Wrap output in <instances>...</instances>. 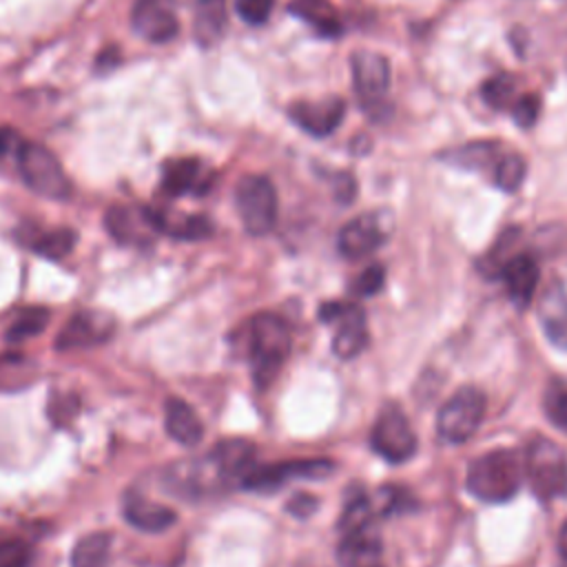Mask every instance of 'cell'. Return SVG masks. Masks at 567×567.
Here are the masks:
<instances>
[{
  "label": "cell",
  "mask_w": 567,
  "mask_h": 567,
  "mask_svg": "<svg viewBox=\"0 0 567 567\" xmlns=\"http://www.w3.org/2000/svg\"><path fill=\"white\" fill-rule=\"evenodd\" d=\"M523 470L525 461L516 450H489L470 463L465 485L478 501L505 503L518 492Z\"/></svg>",
  "instance_id": "1"
},
{
  "label": "cell",
  "mask_w": 567,
  "mask_h": 567,
  "mask_svg": "<svg viewBox=\"0 0 567 567\" xmlns=\"http://www.w3.org/2000/svg\"><path fill=\"white\" fill-rule=\"evenodd\" d=\"M290 328L279 315L259 312L250 321L248 354L252 365V379L259 390H266L270 381H275L290 354Z\"/></svg>",
  "instance_id": "2"
},
{
  "label": "cell",
  "mask_w": 567,
  "mask_h": 567,
  "mask_svg": "<svg viewBox=\"0 0 567 567\" xmlns=\"http://www.w3.org/2000/svg\"><path fill=\"white\" fill-rule=\"evenodd\" d=\"M525 470L534 494L551 501L567 494V452L547 436H534L525 452Z\"/></svg>",
  "instance_id": "3"
},
{
  "label": "cell",
  "mask_w": 567,
  "mask_h": 567,
  "mask_svg": "<svg viewBox=\"0 0 567 567\" xmlns=\"http://www.w3.org/2000/svg\"><path fill=\"white\" fill-rule=\"evenodd\" d=\"M18 155V171L24 184L47 197V199H66L71 195V182L60 164V159L38 142H22Z\"/></svg>",
  "instance_id": "4"
},
{
  "label": "cell",
  "mask_w": 567,
  "mask_h": 567,
  "mask_svg": "<svg viewBox=\"0 0 567 567\" xmlns=\"http://www.w3.org/2000/svg\"><path fill=\"white\" fill-rule=\"evenodd\" d=\"M235 204L248 235L264 237L277 224V190L264 175H244L235 186Z\"/></svg>",
  "instance_id": "5"
},
{
  "label": "cell",
  "mask_w": 567,
  "mask_h": 567,
  "mask_svg": "<svg viewBox=\"0 0 567 567\" xmlns=\"http://www.w3.org/2000/svg\"><path fill=\"white\" fill-rule=\"evenodd\" d=\"M485 416V394L476 385L458 388L439 410L436 432L447 443L467 441Z\"/></svg>",
  "instance_id": "6"
},
{
  "label": "cell",
  "mask_w": 567,
  "mask_h": 567,
  "mask_svg": "<svg viewBox=\"0 0 567 567\" xmlns=\"http://www.w3.org/2000/svg\"><path fill=\"white\" fill-rule=\"evenodd\" d=\"M372 450L390 463L408 461L416 450V434L396 403H385L370 432Z\"/></svg>",
  "instance_id": "7"
},
{
  "label": "cell",
  "mask_w": 567,
  "mask_h": 567,
  "mask_svg": "<svg viewBox=\"0 0 567 567\" xmlns=\"http://www.w3.org/2000/svg\"><path fill=\"white\" fill-rule=\"evenodd\" d=\"M319 319L326 323H337L332 334V352L339 359H354L361 354L370 341L365 312L357 303L328 301L319 308Z\"/></svg>",
  "instance_id": "8"
},
{
  "label": "cell",
  "mask_w": 567,
  "mask_h": 567,
  "mask_svg": "<svg viewBox=\"0 0 567 567\" xmlns=\"http://www.w3.org/2000/svg\"><path fill=\"white\" fill-rule=\"evenodd\" d=\"M334 470V463L328 458H295L270 465H252L241 476V487L248 492H275L290 478H326Z\"/></svg>",
  "instance_id": "9"
},
{
  "label": "cell",
  "mask_w": 567,
  "mask_h": 567,
  "mask_svg": "<svg viewBox=\"0 0 567 567\" xmlns=\"http://www.w3.org/2000/svg\"><path fill=\"white\" fill-rule=\"evenodd\" d=\"M352 84L365 109L379 106L390 86V62L374 51H354L350 58Z\"/></svg>",
  "instance_id": "10"
},
{
  "label": "cell",
  "mask_w": 567,
  "mask_h": 567,
  "mask_svg": "<svg viewBox=\"0 0 567 567\" xmlns=\"http://www.w3.org/2000/svg\"><path fill=\"white\" fill-rule=\"evenodd\" d=\"M346 115V102L339 95L321 100H297L288 106V117L312 137H328Z\"/></svg>",
  "instance_id": "11"
},
{
  "label": "cell",
  "mask_w": 567,
  "mask_h": 567,
  "mask_svg": "<svg viewBox=\"0 0 567 567\" xmlns=\"http://www.w3.org/2000/svg\"><path fill=\"white\" fill-rule=\"evenodd\" d=\"M115 332V319L100 310H82L75 312L64 328L55 337L58 350H78V348H93L104 343Z\"/></svg>",
  "instance_id": "12"
},
{
  "label": "cell",
  "mask_w": 567,
  "mask_h": 567,
  "mask_svg": "<svg viewBox=\"0 0 567 567\" xmlns=\"http://www.w3.org/2000/svg\"><path fill=\"white\" fill-rule=\"evenodd\" d=\"M131 27L153 44L168 42L179 31L173 0H135L131 9Z\"/></svg>",
  "instance_id": "13"
},
{
  "label": "cell",
  "mask_w": 567,
  "mask_h": 567,
  "mask_svg": "<svg viewBox=\"0 0 567 567\" xmlns=\"http://www.w3.org/2000/svg\"><path fill=\"white\" fill-rule=\"evenodd\" d=\"M104 228L122 246H148L159 235L148 217L146 206L113 204L104 213Z\"/></svg>",
  "instance_id": "14"
},
{
  "label": "cell",
  "mask_w": 567,
  "mask_h": 567,
  "mask_svg": "<svg viewBox=\"0 0 567 567\" xmlns=\"http://www.w3.org/2000/svg\"><path fill=\"white\" fill-rule=\"evenodd\" d=\"M210 168L197 157H173L162 164V193L166 197H182L188 193L204 195L213 184Z\"/></svg>",
  "instance_id": "15"
},
{
  "label": "cell",
  "mask_w": 567,
  "mask_h": 567,
  "mask_svg": "<svg viewBox=\"0 0 567 567\" xmlns=\"http://www.w3.org/2000/svg\"><path fill=\"white\" fill-rule=\"evenodd\" d=\"M388 239V226L379 213H363L339 230V252L348 259H361L374 252Z\"/></svg>",
  "instance_id": "16"
},
{
  "label": "cell",
  "mask_w": 567,
  "mask_h": 567,
  "mask_svg": "<svg viewBox=\"0 0 567 567\" xmlns=\"http://www.w3.org/2000/svg\"><path fill=\"white\" fill-rule=\"evenodd\" d=\"M494 272L503 281L512 303L520 310L527 308L538 288V277H540L536 259L527 252H518L501 261Z\"/></svg>",
  "instance_id": "17"
},
{
  "label": "cell",
  "mask_w": 567,
  "mask_h": 567,
  "mask_svg": "<svg viewBox=\"0 0 567 567\" xmlns=\"http://www.w3.org/2000/svg\"><path fill=\"white\" fill-rule=\"evenodd\" d=\"M536 315L545 337L560 350H567V290L560 281H551L538 297Z\"/></svg>",
  "instance_id": "18"
},
{
  "label": "cell",
  "mask_w": 567,
  "mask_h": 567,
  "mask_svg": "<svg viewBox=\"0 0 567 567\" xmlns=\"http://www.w3.org/2000/svg\"><path fill=\"white\" fill-rule=\"evenodd\" d=\"M148 208V217L159 235H171L184 241H197L213 235V221L206 215H171L168 210Z\"/></svg>",
  "instance_id": "19"
},
{
  "label": "cell",
  "mask_w": 567,
  "mask_h": 567,
  "mask_svg": "<svg viewBox=\"0 0 567 567\" xmlns=\"http://www.w3.org/2000/svg\"><path fill=\"white\" fill-rule=\"evenodd\" d=\"M337 554H339V560L343 567H370V565L379 563L381 540H379L374 525L341 534Z\"/></svg>",
  "instance_id": "20"
},
{
  "label": "cell",
  "mask_w": 567,
  "mask_h": 567,
  "mask_svg": "<svg viewBox=\"0 0 567 567\" xmlns=\"http://www.w3.org/2000/svg\"><path fill=\"white\" fill-rule=\"evenodd\" d=\"M164 427L173 441L186 447L197 445L204 436V425L197 412L177 396H171L164 403Z\"/></svg>",
  "instance_id": "21"
},
{
  "label": "cell",
  "mask_w": 567,
  "mask_h": 567,
  "mask_svg": "<svg viewBox=\"0 0 567 567\" xmlns=\"http://www.w3.org/2000/svg\"><path fill=\"white\" fill-rule=\"evenodd\" d=\"M288 11L321 38H337L343 31L341 16L330 0H290Z\"/></svg>",
  "instance_id": "22"
},
{
  "label": "cell",
  "mask_w": 567,
  "mask_h": 567,
  "mask_svg": "<svg viewBox=\"0 0 567 567\" xmlns=\"http://www.w3.org/2000/svg\"><path fill=\"white\" fill-rule=\"evenodd\" d=\"M124 518L140 532L157 534L168 529L177 520V514L171 507L153 503L144 496H131L124 503Z\"/></svg>",
  "instance_id": "23"
},
{
  "label": "cell",
  "mask_w": 567,
  "mask_h": 567,
  "mask_svg": "<svg viewBox=\"0 0 567 567\" xmlns=\"http://www.w3.org/2000/svg\"><path fill=\"white\" fill-rule=\"evenodd\" d=\"M255 454H257V450L250 441H246V439H224L210 450L208 458L213 461V465L221 474L244 476L252 467Z\"/></svg>",
  "instance_id": "24"
},
{
  "label": "cell",
  "mask_w": 567,
  "mask_h": 567,
  "mask_svg": "<svg viewBox=\"0 0 567 567\" xmlns=\"http://www.w3.org/2000/svg\"><path fill=\"white\" fill-rule=\"evenodd\" d=\"M195 38L202 47L215 44L226 29V0H193Z\"/></svg>",
  "instance_id": "25"
},
{
  "label": "cell",
  "mask_w": 567,
  "mask_h": 567,
  "mask_svg": "<svg viewBox=\"0 0 567 567\" xmlns=\"http://www.w3.org/2000/svg\"><path fill=\"white\" fill-rule=\"evenodd\" d=\"M113 536L109 532H91L71 549V567H106L111 558Z\"/></svg>",
  "instance_id": "26"
},
{
  "label": "cell",
  "mask_w": 567,
  "mask_h": 567,
  "mask_svg": "<svg viewBox=\"0 0 567 567\" xmlns=\"http://www.w3.org/2000/svg\"><path fill=\"white\" fill-rule=\"evenodd\" d=\"M501 157V146L494 140H478V142H470L465 146H458L454 151H450L445 155L447 162H454L456 166L470 168V171H478L485 166H494L496 159Z\"/></svg>",
  "instance_id": "27"
},
{
  "label": "cell",
  "mask_w": 567,
  "mask_h": 567,
  "mask_svg": "<svg viewBox=\"0 0 567 567\" xmlns=\"http://www.w3.org/2000/svg\"><path fill=\"white\" fill-rule=\"evenodd\" d=\"M78 244V235L73 228H66V226H60V228H51V230H44L40 235H35L29 246L33 252H38L40 257H47V259H64L66 255H71V250L75 248Z\"/></svg>",
  "instance_id": "28"
},
{
  "label": "cell",
  "mask_w": 567,
  "mask_h": 567,
  "mask_svg": "<svg viewBox=\"0 0 567 567\" xmlns=\"http://www.w3.org/2000/svg\"><path fill=\"white\" fill-rule=\"evenodd\" d=\"M49 319H51V312L42 306H31V308H22L18 312V317L11 321L9 330H7V339L11 343H18V341H24V339H31L35 334H40L47 326H49Z\"/></svg>",
  "instance_id": "29"
},
{
  "label": "cell",
  "mask_w": 567,
  "mask_h": 567,
  "mask_svg": "<svg viewBox=\"0 0 567 567\" xmlns=\"http://www.w3.org/2000/svg\"><path fill=\"white\" fill-rule=\"evenodd\" d=\"M527 173V164L523 159V155L518 153H501V157L494 164V184L505 190V193H514L520 188L523 179Z\"/></svg>",
  "instance_id": "30"
},
{
  "label": "cell",
  "mask_w": 567,
  "mask_h": 567,
  "mask_svg": "<svg viewBox=\"0 0 567 567\" xmlns=\"http://www.w3.org/2000/svg\"><path fill=\"white\" fill-rule=\"evenodd\" d=\"M516 80L507 73H498L492 75L489 80L483 82L481 86V97L485 104H489L492 109H505L512 106L516 102Z\"/></svg>",
  "instance_id": "31"
},
{
  "label": "cell",
  "mask_w": 567,
  "mask_h": 567,
  "mask_svg": "<svg viewBox=\"0 0 567 567\" xmlns=\"http://www.w3.org/2000/svg\"><path fill=\"white\" fill-rule=\"evenodd\" d=\"M372 516H374V505L365 494H357L354 498H350L343 507V514L339 518V529L341 534L346 532H354L361 527L372 525Z\"/></svg>",
  "instance_id": "32"
},
{
  "label": "cell",
  "mask_w": 567,
  "mask_h": 567,
  "mask_svg": "<svg viewBox=\"0 0 567 567\" xmlns=\"http://www.w3.org/2000/svg\"><path fill=\"white\" fill-rule=\"evenodd\" d=\"M414 505L416 503H414V498H412V494L408 489L396 487V485H383L379 489V503L374 505V509H379V514H383V516H390V514L408 512Z\"/></svg>",
  "instance_id": "33"
},
{
  "label": "cell",
  "mask_w": 567,
  "mask_h": 567,
  "mask_svg": "<svg viewBox=\"0 0 567 567\" xmlns=\"http://www.w3.org/2000/svg\"><path fill=\"white\" fill-rule=\"evenodd\" d=\"M545 412L556 427L567 430V383H554L547 388Z\"/></svg>",
  "instance_id": "34"
},
{
  "label": "cell",
  "mask_w": 567,
  "mask_h": 567,
  "mask_svg": "<svg viewBox=\"0 0 567 567\" xmlns=\"http://www.w3.org/2000/svg\"><path fill=\"white\" fill-rule=\"evenodd\" d=\"M31 549L20 538H0V567H29Z\"/></svg>",
  "instance_id": "35"
},
{
  "label": "cell",
  "mask_w": 567,
  "mask_h": 567,
  "mask_svg": "<svg viewBox=\"0 0 567 567\" xmlns=\"http://www.w3.org/2000/svg\"><path fill=\"white\" fill-rule=\"evenodd\" d=\"M383 281H385V268L381 264H372L350 284V290L357 297H370L381 290Z\"/></svg>",
  "instance_id": "36"
},
{
  "label": "cell",
  "mask_w": 567,
  "mask_h": 567,
  "mask_svg": "<svg viewBox=\"0 0 567 567\" xmlns=\"http://www.w3.org/2000/svg\"><path fill=\"white\" fill-rule=\"evenodd\" d=\"M538 113H540V97L536 93H525L516 97V102L512 104V117L520 128L534 126V122L538 120Z\"/></svg>",
  "instance_id": "37"
},
{
  "label": "cell",
  "mask_w": 567,
  "mask_h": 567,
  "mask_svg": "<svg viewBox=\"0 0 567 567\" xmlns=\"http://www.w3.org/2000/svg\"><path fill=\"white\" fill-rule=\"evenodd\" d=\"M275 0H235L239 18L248 24H264L270 18Z\"/></svg>",
  "instance_id": "38"
},
{
  "label": "cell",
  "mask_w": 567,
  "mask_h": 567,
  "mask_svg": "<svg viewBox=\"0 0 567 567\" xmlns=\"http://www.w3.org/2000/svg\"><path fill=\"white\" fill-rule=\"evenodd\" d=\"M78 408H80V403L75 396H53L49 403V416L53 423L64 425L69 419H73Z\"/></svg>",
  "instance_id": "39"
},
{
  "label": "cell",
  "mask_w": 567,
  "mask_h": 567,
  "mask_svg": "<svg viewBox=\"0 0 567 567\" xmlns=\"http://www.w3.org/2000/svg\"><path fill=\"white\" fill-rule=\"evenodd\" d=\"M317 498L312 496V494H297V496H292L290 501H288V505H286V509L292 514V516H297V518H308L315 509H317Z\"/></svg>",
  "instance_id": "40"
},
{
  "label": "cell",
  "mask_w": 567,
  "mask_h": 567,
  "mask_svg": "<svg viewBox=\"0 0 567 567\" xmlns=\"http://www.w3.org/2000/svg\"><path fill=\"white\" fill-rule=\"evenodd\" d=\"M22 137H20V133L16 131V128H11V126H0V159L2 157H7L9 153H18L20 151V146H22Z\"/></svg>",
  "instance_id": "41"
},
{
  "label": "cell",
  "mask_w": 567,
  "mask_h": 567,
  "mask_svg": "<svg viewBox=\"0 0 567 567\" xmlns=\"http://www.w3.org/2000/svg\"><path fill=\"white\" fill-rule=\"evenodd\" d=\"M117 64H120V49L117 47H106L95 58V69H100V71H111Z\"/></svg>",
  "instance_id": "42"
},
{
  "label": "cell",
  "mask_w": 567,
  "mask_h": 567,
  "mask_svg": "<svg viewBox=\"0 0 567 567\" xmlns=\"http://www.w3.org/2000/svg\"><path fill=\"white\" fill-rule=\"evenodd\" d=\"M558 549H560L563 558H567V518H565V523L560 527V534H558Z\"/></svg>",
  "instance_id": "43"
},
{
  "label": "cell",
  "mask_w": 567,
  "mask_h": 567,
  "mask_svg": "<svg viewBox=\"0 0 567 567\" xmlns=\"http://www.w3.org/2000/svg\"><path fill=\"white\" fill-rule=\"evenodd\" d=\"M370 567H381V565H379V563H374V565H370Z\"/></svg>",
  "instance_id": "44"
}]
</instances>
